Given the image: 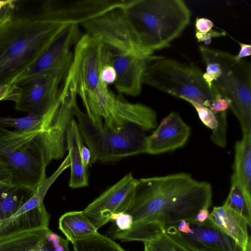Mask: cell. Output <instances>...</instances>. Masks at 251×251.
<instances>
[{
	"label": "cell",
	"instance_id": "1",
	"mask_svg": "<svg viewBox=\"0 0 251 251\" xmlns=\"http://www.w3.org/2000/svg\"><path fill=\"white\" fill-rule=\"evenodd\" d=\"M132 206L126 212L133 218L131 228L121 231L123 241H149L168 226L195 220L199 211L212 204L210 183L185 173L140 178Z\"/></svg>",
	"mask_w": 251,
	"mask_h": 251
},
{
	"label": "cell",
	"instance_id": "2",
	"mask_svg": "<svg viewBox=\"0 0 251 251\" xmlns=\"http://www.w3.org/2000/svg\"><path fill=\"white\" fill-rule=\"evenodd\" d=\"M14 10L0 21V86L17 83L68 25L59 22L51 0L33 13Z\"/></svg>",
	"mask_w": 251,
	"mask_h": 251
},
{
	"label": "cell",
	"instance_id": "3",
	"mask_svg": "<svg viewBox=\"0 0 251 251\" xmlns=\"http://www.w3.org/2000/svg\"><path fill=\"white\" fill-rule=\"evenodd\" d=\"M191 16L182 0H125L121 27L134 52L148 57L179 36Z\"/></svg>",
	"mask_w": 251,
	"mask_h": 251
},
{
	"label": "cell",
	"instance_id": "4",
	"mask_svg": "<svg viewBox=\"0 0 251 251\" xmlns=\"http://www.w3.org/2000/svg\"><path fill=\"white\" fill-rule=\"evenodd\" d=\"M142 83L208 108L213 100L212 89L199 68L162 56H155L148 62Z\"/></svg>",
	"mask_w": 251,
	"mask_h": 251
},
{
	"label": "cell",
	"instance_id": "5",
	"mask_svg": "<svg viewBox=\"0 0 251 251\" xmlns=\"http://www.w3.org/2000/svg\"><path fill=\"white\" fill-rule=\"evenodd\" d=\"M40 134L0 126V157L13 172V183L33 194L46 178L47 164L37 139Z\"/></svg>",
	"mask_w": 251,
	"mask_h": 251
},
{
	"label": "cell",
	"instance_id": "6",
	"mask_svg": "<svg viewBox=\"0 0 251 251\" xmlns=\"http://www.w3.org/2000/svg\"><path fill=\"white\" fill-rule=\"evenodd\" d=\"M74 114L82 138L91 152L90 164L145 153L147 136L140 126L130 123L119 131L105 129L95 126L77 104Z\"/></svg>",
	"mask_w": 251,
	"mask_h": 251
},
{
	"label": "cell",
	"instance_id": "7",
	"mask_svg": "<svg viewBox=\"0 0 251 251\" xmlns=\"http://www.w3.org/2000/svg\"><path fill=\"white\" fill-rule=\"evenodd\" d=\"M219 64L221 73L213 82L229 101L230 108L239 120L243 134H251V64L237 60L229 53L209 49Z\"/></svg>",
	"mask_w": 251,
	"mask_h": 251
},
{
	"label": "cell",
	"instance_id": "8",
	"mask_svg": "<svg viewBox=\"0 0 251 251\" xmlns=\"http://www.w3.org/2000/svg\"><path fill=\"white\" fill-rule=\"evenodd\" d=\"M111 50L97 39L85 33L76 44L70 68L80 97L95 92L102 82L100 72L108 64Z\"/></svg>",
	"mask_w": 251,
	"mask_h": 251
},
{
	"label": "cell",
	"instance_id": "9",
	"mask_svg": "<svg viewBox=\"0 0 251 251\" xmlns=\"http://www.w3.org/2000/svg\"><path fill=\"white\" fill-rule=\"evenodd\" d=\"M68 72L59 71L41 74L16 83L21 89L15 102V109L28 114L43 117L57 102L58 86Z\"/></svg>",
	"mask_w": 251,
	"mask_h": 251
},
{
	"label": "cell",
	"instance_id": "10",
	"mask_svg": "<svg viewBox=\"0 0 251 251\" xmlns=\"http://www.w3.org/2000/svg\"><path fill=\"white\" fill-rule=\"evenodd\" d=\"M138 183L129 173L90 203L82 211L83 215L98 230L110 221L112 214L126 212L131 208Z\"/></svg>",
	"mask_w": 251,
	"mask_h": 251
},
{
	"label": "cell",
	"instance_id": "11",
	"mask_svg": "<svg viewBox=\"0 0 251 251\" xmlns=\"http://www.w3.org/2000/svg\"><path fill=\"white\" fill-rule=\"evenodd\" d=\"M76 97L75 92L60 91V105L48 128L38 137L47 165L52 160L64 156L66 151L67 132L74 119Z\"/></svg>",
	"mask_w": 251,
	"mask_h": 251
},
{
	"label": "cell",
	"instance_id": "12",
	"mask_svg": "<svg viewBox=\"0 0 251 251\" xmlns=\"http://www.w3.org/2000/svg\"><path fill=\"white\" fill-rule=\"evenodd\" d=\"M80 37L79 25L70 24L67 25L36 62L17 83L43 73L68 72L73 57L71 48L76 44Z\"/></svg>",
	"mask_w": 251,
	"mask_h": 251
},
{
	"label": "cell",
	"instance_id": "13",
	"mask_svg": "<svg viewBox=\"0 0 251 251\" xmlns=\"http://www.w3.org/2000/svg\"><path fill=\"white\" fill-rule=\"evenodd\" d=\"M190 133V126L178 113L172 112L147 137L145 153L155 155L174 151L185 145Z\"/></svg>",
	"mask_w": 251,
	"mask_h": 251
},
{
	"label": "cell",
	"instance_id": "14",
	"mask_svg": "<svg viewBox=\"0 0 251 251\" xmlns=\"http://www.w3.org/2000/svg\"><path fill=\"white\" fill-rule=\"evenodd\" d=\"M155 55L145 57L132 54L117 53L111 51L108 64L112 65L116 72L114 84L120 94L136 97L142 90V78L146 67Z\"/></svg>",
	"mask_w": 251,
	"mask_h": 251
},
{
	"label": "cell",
	"instance_id": "15",
	"mask_svg": "<svg viewBox=\"0 0 251 251\" xmlns=\"http://www.w3.org/2000/svg\"><path fill=\"white\" fill-rule=\"evenodd\" d=\"M193 233L180 234L197 248L205 251H241L235 242L208 219L203 223L188 222Z\"/></svg>",
	"mask_w": 251,
	"mask_h": 251
},
{
	"label": "cell",
	"instance_id": "16",
	"mask_svg": "<svg viewBox=\"0 0 251 251\" xmlns=\"http://www.w3.org/2000/svg\"><path fill=\"white\" fill-rule=\"evenodd\" d=\"M215 226L231 238L242 251L251 242L247 220L227 205L214 207L208 218Z\"/></svg>",
	"mask_w": 251,
	"mask_h": 251
},
{
	"label": "cell",
	"instance_id": "17",
	"mask_svg": "<svg viewBox=\"0 0 251 251\" xmlns=\"http://www.w3.org/2000/svg\"><path fill=\"white\" fill-rule=\"evenodd\" d=\"M231 183L240 189L251 207V134H243L242 139L235 143Z\"/></svg>",
	"mask_w": 251,
	"mask_h": 251
},
{
	"label": "cell",
	"instance_id": "18",
	"mask_svg": "<svg viewBox=\"0 0 251 251\" xmlns=\"http://www.w3.org/2000/svg\"><path fill=\"white\" fill-rule=\"evenodd\" d=\"M76 121L75 118L71 123L66 138V150L69 151L71 176L69 185L77 188L88 185L87 169L81 159V150L83 143Z\"/></svg>",
	"mask_w": 251,
	"mask_h": 251
},
{
	"label": "cell",
	"instance_id": "19",
	"mask_svg": "<svg viewBox=\"0 0 251 251\" xmlns=\"http://www.w3.org/2000/svg\"><path fill=\"white\" fill-rule=\"evenodd\" d=\"M49 228L23 231L0 240V251H54L47 235Z\"/></svg>",
	"mask_w": 251,
	"mask_h": 251
},
{
	"label": "cell",
	"instance_id": "20",
	"mask_svg": "<svg viewBox=\"0 0 251 251\" xmlns=\"http://www.w3.org/2000/svg\"><path fill=\"white\" fill-rule=\"evenodd\" d=\"M50 215L44 203L12 219L1 222L0 240L30 229L49 228Z\"/></svg>",
	"mask_w": 251,
	"mask_h": 251
},
{
	"label": "cell",
	"instance_id": "21",
	"mask_svg": "<svg viewBox=\"0 0 251 251\" xmlns=\"http://www.w3.org/2000/svg\"><path fill=\"white\" fill-rule=\"evenodd\" d=\"M33 195L14 183L0 182V221L11 218Z\"/></svg>",
	"mask_w": 251,
	"mask_h": 251
},
{
	"label": "cell",
	"instance_id": "22",
	"mask_svg": "<svg viewBox=\"0 0 251 251\" xmlns=\"http://www.w3.org/2000/svg\"><path fill=\"white\" fill-rule=\"evenodd\" d=\"M59 229L71 243L98 233L83 215L82 211H71L62 215L59 219Z\"/></svg>",
	"mask_w": 251,
	"mask_h": 251
},
{
	"label": "cell",
	"instance_id": "23",
	"mask_svg": "<svg viewBox=\"0 0 251 251\" xmlns=\"http://www.w3.org/2000/svg\"><path fill=\"white\" fill-rule=\"evenodd\" d=\"M58 101L52 108L43 117L32 114L20 117H0V126L3 127H12L22 132L44 131L50 124L59 106Z\"/></svg>",
	"mask_w": 251,
	"mask_h": 251
},
{
	"label": "cell",
	"instance_id": "24",
	"mask_svg": "<svg viewBox=\"0 0 251 251\" xmlns=\"http://www.w3.org/2000/svg\"><path fill=\"white\" fill-rule=\"evenodd\" d=\"M70 166L69 156L68 154L57 169L50 176L46 178L31 198L14 215L7 220L14 218L43 203V200L50 187L59 175Z\"/></svg>",
	"mask_w": 251,
	"mask_h": 251
},
{
	"label": "cell",
	"instance_id": "25",
	"mask_svg": "<svg viewBox=\"0 0 251 251\" xmlns=\"http://www.w3.org/2000/svg\"><path fill=\"white\" fill-rule=\"evenodd\" d=\"M75 251H128L109 237L97 234L72 242Z\"/></svg>",
	"mask_w": 251,
	"mask_h": 251
},
{
	"label": "cell",
	"instance_id": "26",
	"mask_svg": "<svg viewBox=\"0 0 251 251\" xmlns=\"http://www.w3.org/2000/svg\"><path fill=\"white\" fill-rule=\"evenodd\" d=\"M231 184L229 194L224 204L243 216L247 220L250 226L251 207L247 203L240 189L235 183H231Z\"/></svg>",
	"mask_w": 251,
	"mask_h": 251
},
{
	"label": "cell",
	"instance_id": "27",
	"mask_svg": "<svg viewBox=\"0 0 251 251\" xmlns=\"http://www.w3.org/2000/svg\"><path fill=\"white\" fill-rule=\"evenodd\" d=\"M164 234L176 251H205L197 248L183 237L176 226L166 227Z\"/></svg>",
	"mask_w": 251,
	"mask_h": 251
},
{
	"label": "cell",
	"instance_id": "28",
	"mask_svg": "<svg viewBox=\"0 0 251 251\" xmlns=\"http://www.w3.org/2000/svg\"><path fill=\"white\" fill-rule=\"evenodd\" d=\"M218 121L217 128L212 131L210 138L216 145L225 147L226 145V111L214 113Z\"/></svg>",
	"mask_w": 251,
	"mask_h": 251
},
{
	"label": "cell",
	"instance_id": "29",
	"mask_svg": "<svg viewBox=\"0 0 251 251\" xmlns=\"http://www.w3.org/2000/svg\"><path fill=\"white\" fill-rule=\"evenodd\" d=\"M190 103L196 110L199 118L202 123L208 128L215 130L218 126L215 114L209 108L192 100L184 99Z\"/></svg>",
	"mask_w": 251,
	"mask_h": 251
},
{
	"label": "cell",
	"instance_id": "30",
	"mask_svg": "<svg viewBox=\"0 0 251 251\" xmlns=\"http://www.w3.org/2000/svg\"><path fill=\"white\" fill-rule=\"evenodd\" d=\"M213 100L209 109L214 113L226 111L230 108L229 101L219 91L213 82Z\"/></svg>",
	"mask_w": 251,
	"mask_h": 251
},
{
	"label": "cell",
	"instance_id": "31",
	"mask_svg": "<svg viewBox=\"0 0 251 251\" xmlns=\"http://www.w3.org/2000/svg\"><path fill=\"white\" fill-rule=\"evenodd\" d=\"M21 91V87L17 84L0 86V101L11 100L15 102L18 99Z\"/></svg>",
	"mask_w": 251,
	"mask_h": 251
},
{
	"label": "cell",
	"instance_id": "32",
	"mask_svg": "<svg viewBox=\"0 0 251 251\" xmlns=\"http://www.w3.org/2000/svg\"><path fill=\"white\" fill-rule=\"evenodd\" d=\"M116 72L114 68L110 64H106L100 72V79L107 85L114 84L116 79Z\"/></svg>",
	"mask_w": 251,
	"mask_h": 251
},
{
	"label": "cell",
	"instance_id": "33",
	"mask_svg": "<svg viewBox=\"0 0 251 251\" xmlns=\"http://www.w3.org/2000/svg\"><path fill=\"white\" fill-rule=\"evenodd\" d=\"M118 227L117 230L124 231L130 229L133 225V218L131 215L126 212H121L115 221Z\"/></svg>",
	"mask_w": 251,
	"mask_h": 251
},
{
	"label": "cell",
	"instance_id": "34",
	"mask_svg": "<svg viewBox=\"0 0 251 251\" xmlns=\"http://www.w3.org/2000/svg\"><path fill=\"white\" fill-rule=\"evenodd\" d=\"M14 176L8 165L0 157V182L13 183Z\"/></svg>",
	"mask_w": 251,
	"mask_h": 251
},
{
	"label": "cell",
	"instance_id": "35",
	"mask_svg": "<svg viewBox=\"0 0 251 251\" xmlns=\"http://www.w3.org/2000/svg\"><path fill=\"white\" fill-rule=\"evenodd\" d=\"M214 26L213 23L209 19L205 18H197L195 22L196 31L206 33Z\"/></svg>",
	"mask_w": 251,
	"mask_h": 251
},
{
	"label": "cell",
	"instance_id": "36",
	"mask_svg": "<svg viewBox=\"0 0 251 251\" xmlns=\"http://www.w3.org/2000/svg\"><path fill=\"white\" fill-rule=\"evenodd\" d=\"M226 33L224 31H218L211 30L206 33H201L196 31V37L198 42H203L206 39L212 37H219L225 36Z\"/></svg>",
	"mask_w": 251,
	"mask_h": 251
},
{
	"label": "cell",
	"instance_id": "37",
	"mask_svg": "<svg viewBox=\"0 0 251 251\" xmlns=\"http://www.w3.org/2000/svg\"><path fill=\"white\" fill-rule=\"evenodd\" d=\"M164 231L159 237L151 240L162 247L166 251H176L173 246L166 238Z\"/></svg>",
	"mask_w": 251,
	"mask_h": 251
},
{
	"label": "cell",
	"instance_id": "38",
	"mask_svg": "<svg viewBox=\"0 0 251 251\" xmlns=\"http://www.w3.org/2000/svg\"><path fill=\"white\" fill-rule=\"evenodd\" d=\"M240 46V50L239 53L235 56L237 60H241L242 58L249 56L251 54V46L249 44L239 43Z\"/></svg>",
	"mask_w": 251,
	"mask_h": 251
},
{
	"label": "cell",
	"instance_id": "39",
	"mask_svg": "<svg viewBox=\"0 0 251 251\" xmlns=\"http://www.w3.org/2000/svg\"><path fill=\"white\" fill-rule=\"evenodd\" d=\"M81 156L82 163L85 168L87 169L88 166L90 165L91 152L88 147H86L84 145L81 148Z\"/></svg>",
	"mask_w": 251,
	"mask_h": 251
},
{
	"label": "cell",
	"instance_id": "40",
	"mask_svg": "<svg viewBox=\"0 0 251 251\" xmlns=\"http://www.w3.org/2000/svg\"><path fill=\"white\" fill-rule=\"evenodd\" d=\"M144 251H166L162 247L152 241L143 242Z\"/></svg>",
	"mask_w": 251,
	"mask_h": 251
},
{
	"label": "cell",
	"instance_id": "41",
	"mask_svg": "<svg viewBox=\"0 0 251 251\" xmlns=\"http://www.w3.org/2000/svg\"><path fill=\"white\" fill-rule=\"evenodd\" d=\"M209 214L208 209L203 207L199 211L195 220L198 222L203 223L208 219Z\"/></svg>",
	"mask_w": 251,
	"mask_h": 251
},
{
	"label": "cell",
	"instance_id": "42",
	"mask_svg": "<svg viewBox=\"0 0 251 251\" xmlns=\"http://www.w3.org/2000/svg\"><path fill=\"white\" fill-rule=\"evenodd\" d=\"M17 1L14 0L12 2L5 6L0 11V21L5 17L11 13L15 10V3Z\"/></svg>",
	"mask_w": 251,
	"mask_h": 251
},
{
	"label": "cell",
	"instance_id": "43",
	"mask_svg": "<svg viewBox=\"0 0 251 251\" xmlns=\"http://www.w3.org/2000/svg\"><path fill=\"white\" fill-rule=\"evenodd\" d=\"M177 230L184 234H192L193 233L189 224L185 220L181 221L176 226Z\"/></svg>",
	"mask_w": 251,
	"mask_h": 251
},
{
	"label": "cell",
	"instance_id": "44",
	"mask_svg": "<svg viewBox=\"0 0 251 251\" xmlns=\"http://www.w3.org/2000/svg\"><path fill=\"white\" fill-rule=\"evenodd\" d=\"M14 0H0V11L6 5L12 2Z\"/></svg>",
	"mask_w": 251,
	"mask_h": 251
},
{
	"label": "cell",
	"instance_id": "45",
	"mask_svg": "<svg viewBox=\"0 0 251 251\" xmlns=\"http://www.w3.org/2000/svg\"><path fill=\"white\" fill-rule=\"evenodd\" d=\"M119 214L120 213L112 214L110 217V221H115L118 217Z\"/></svg>",
	"mask_w": 251,
	"mask_h": 251
},
{
	"label": "cell",
	"instance_id": "46",
	"mask_svg": "<svg viewBox=\"0 0 251 251\" xmlns=\"http://www.w3.org/2000/svg\"><path fill=\"white\" fill-rule=\"evenodd\" d=\"M212 39L211 38H208L204 40L203 42H204V44L205 45H209L211 43Z\"/></svg>",
	"mask_w": 251,
	"mask_h": 251
},
{
	"label": "cell",
	"instance_id": "47",
	"mask_svg": "<svg viewBox=\"0 0 251 251\" xmlns=\"http://www.w3.org/2000/svg\"><path fill=\"white\" fill-rule=\"evenodd\" d=\"M245 251H251V242L249 244Z\"/></svg>",
	"mask_w": 251,
	"mask_h": 251
},
{
	"label": "cell",
	"instance_id": "48",
	"mask_svg": "<svg viewBox=\"0 0 251 251\" xmlns=\"http://www.w3.org/2000/svg\"><path fill=\"white\" fill-rule=\"evenodd\" d=\"M1 221H0V226L1 225Z\"/></svg>",
	"mask_w": 251,
	"mask_h": 251
}]
</instances>
